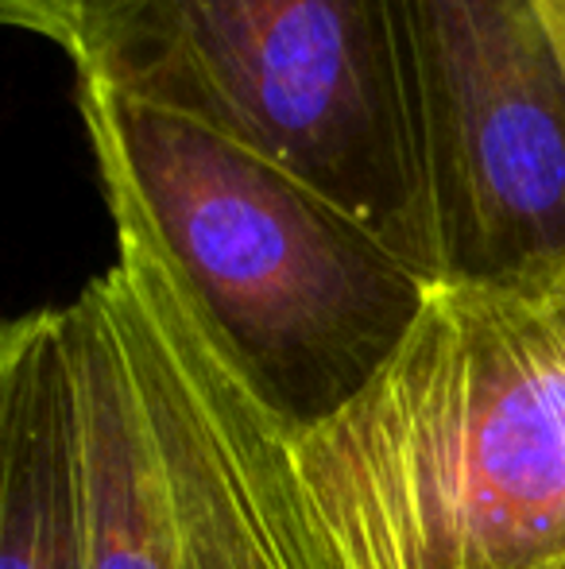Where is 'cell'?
I'll return each mask as SVG.
<instances>
[{"label":"cell","mask_w":565,"mask_h":569,"mask_svg":"<svg viewBox=\"0 0 565 569\" xmlns=\"http://www.w3.org/2000/svg\"><path fill=\"white\" fill-rule=\"evenodd\" d=\"M70 12H74V0H0V20L8 28L31 31V36L54 43L59 51H67Z\"/></svg>","instance_id":"7"},{"label":"cell","mask_w":565,"mask_h":569,"mask_svg":"<svg viewBox=\"0 0 565 569\" xmlns=\"http://www.w3.org/2000/svg\"><path fill=\"white\" fill-rule=\"evenodd\" d=\"M62 54L82 86L283 167L430 283L392 0H74Z\"/></svg>","instance_id":"3"},{"label":"cell","mask_w":565,"mask_h":569,"mask_svg":"<svg viewBox=\"0 0 565 569\" xmlns=\"http://www.w3.org/2000/svg\"><path fill=\"white\" fill-rule=\"evenodd\" d=\"M0 569H85L78 415L59 307L0 333Z\"/></svg>","instance_id":"6"},{"label":"cell","mask_w":565,"mask_h":569,"mask_svg":"<svg viewBox=\"0 0 565 569\" xmlns=\"http://www.w3.org/2000/svg\"><path fill=\"white\" fill-rule=\"evenodd\" d=\"M430 283L565 276V59L538 0H392Z\"/></svg>","instance_id":"5"},{"label":"cell","mask_w":565,"mask_h":569,"mask_svg":"<svg viewBox=\"0 0 565 569\" xmlns=\"http://www.w3.org/2000/svg\"><path fill=\"white\" fill-rule=\"evenodd\" d=\"M291 477L314 569H565V276L434 283Z\"/></svg>","instance_id":"1"},{"label":"cell","mask_w":565,"mask_h":569,"mask_svg":"<svg viewBox=\"0 0 565 569\" xmlns=\"http://www.w3.org/2000/svg\"><path fill=\"white\" fill-rule=\"evenodd\" d=\"M117 260L59 307L85 569H314L294 415L205 315L140 206L101 182Z\"/></svg>","instance_id":"2"},{"label":"cell","mask_w":565,"mask_h":569,"mask_svg":"<svg viewBox=\"0 0 565 569\" xmlns=\"http://www.w3.org/2000/svg\"><path fill=\"white\" fill-rule=\"evenodd\" d=\"M98 182L121 187L205 315L299 422L353 396L411 330L426 283L283 167L74 86Z\"/></svg>","instance_id":"4"}]
</instances>
